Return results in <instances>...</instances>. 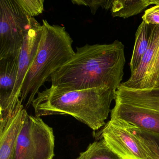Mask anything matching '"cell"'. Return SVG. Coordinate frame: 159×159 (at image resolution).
<instances>
[{"mask_svg": "<svg viewBox=\"0 0 159 159\" xmlns=\"http://www.w3.org/2000/svg\"><path fill=\"white\" fill-rule=\"evenodd\" d=\"M32 102L35 116L70 115L93 131L105 126L115 93L104 87L66 90L51 86L39 92Z\"/></svg>", "mask_w": 159, "mask_h": 159, "instance_id": "cell-2", "label": "cell"}, {"mask_svg": "<svg viewBox=\"0 0 159 159\" xmlns=\"http://www.w3.org/2000/svg\"><path fill=\"white\" fill-rule=\"evenodd\" d=\"M149 44L136 69L131 73L129 79L121 84L126 87L140 89L147 76L148 70L159 46V25H151Z\"/></svg>", "mask_w": 159, "mask_h": 159, "instance_id": "cell-10", "label": "cell"}, {"mask_svg": "<svg viewBox=\"0 0 159 159\" xmlns=\"http://www.w3.org/2000/svg\"><path fill=\"white\" fill-rule=\"evenodd\" d=\"M153 4L155 5V0H113L111 9V16L126 19L140 13Z\"/></svg>", "mask_w": 159, "mask_h": 159, "instance_id": "cell-11", "label": "cell"}, {"mask_svg": "<svg viewBox=\"0 0 159 159\" xmlns=\"http://www.w3.org/2000/svg\"><path fill=\"white\" fill-rule=\"evenodd\" d=\"M113 0H73L71 1L73 4L84 5L90 7L92 14L95 15L97 11L100 7L106 10H111Z\"/></svg>", "mask_w": 159, "mask_h": 159, "instance_id": "cell-17", "label": "cell"}, {"mask_svg": "<svg viewBox=\"0 0 159 159\" xmlns=\"http://www.w3.org/2000/svg\"><path fill=\"white\" fill-rule=\"evenodd\" d=\"M159 86V46L151 64L143 83L142 88Z\"/></svg>", "mask_w": 159, "mask_h": 159, "instance_id": "cell-15", "label": "cell"}, {"mask_svg": "<svg viewBox=\"0 0 159 159\" xmlns=\"http://www.w3.org/2000/svg\"><path fill=\"white\" fill-rule=\"evenodd\" d=\"M159 5V0H155V5Z\"/></svg>", "mask_w": 159, "mask_h": 159, "instance_id": "cell-19", "label": "cell"}, {"mask_svg": "<svg viewBox=\"0 0 159 159\" xmlns=\"http://www.w3.org/2000/svg\"><path fill=\"white\" fill-rule=\"evenodd\" d=\"M55 136L40 117L27 115L19 134L14 159H53Z\"/></svg>", "mask_w": 159, "mask_h": 159, "instance_id": "cell-5", "label": "cell"}, {"mask_svg": "<svg viewBox=\"0 0 159 159\" xmlns=\"http://www.w3.org/2000/svg\"><path fill=\"white\" fill-rule=\"evenodd\" d=\"M151 31V25L142 21L136 32L134 46L130 62L131 73L138 67L148 47Z\"/></svg>", "mask_w": 159, "mask_h": 159, "instance_id": "cell-12", "label": "cell"}, {"mask_svg": "<svg viewBox=\"0 0 159 159\" xmlns=\"http://www.w3.org/2000/svg\"><path fill=\"white\" fill-rule=\"evenodd\" d=\"M27 114L22 105L6 126L0 130V159H14L18 136Z\"/></svg>", "mask_w": 159, "mask_h": 159, "instance_id": "cell-9", "label": "cell"}, {"mask_svg": "<svg viewBox=\"0 0 159 159\" xmlns=\"http://www.w3.org/2000/svg\"><path fill=\"white\" fill-rule=\"evenodd\" d=\"M42 29V25L34 17L30 18L18 57V74L9 107L10 119L14 114L21 103L19 98L21 96L22 85L28 70L37 54L41 39Z\"/></svg>", "mask_w": 159, "mask_h": 159, "instance_id": "cell-8", "label": "cell"}, {"mask_svg": "<svg viewBox=\"0 0 159 159\" xmlns=\"http://www.w3.org/2000/svg\"><path fill=\"white\" fill-rule=\"evenodd\" d=\"M16 2L30 18L41 14L44 11L43 0H16Z\"/></svg>", "mask_w": 159, "mask_h": 159, "instance_id": "cell-16", "label": "cell"}, {"mask_svg": "<svg viewBox=\"0 0 159 159\" xmlns=\"http://www.w3.org/2000/svg\"><path fill=\"white\" fill-rule=\"evenodd\" d=\"M30 18L16 0L0 1V59L19 57Z\"/></svg>", "mask_w": 159, "mask_h": 159, "instance_id": "cell-6", "label": "cell"}, {"mask_svg": "<svg viewBox=\"0 0 159 159\" xmlns=\"http://www.w3.org/2000/svg\"><path fill=\"white\" fill-rule=\"evenodd\" d=\"M97 136L122 159H148L147 151L123 120L110 119Z\"/></svg>", "mask_w": 159, "mask_h": 159, "instance_id": "cell-7", "label": "cell"}, {"mask_svg": "<svg viewBox=\"0 0 159 159\" xmlns=\"http://www.w3.org/2000/svg\"><path fill=\"white\" fill-rule=\"evenodd\" d=\"M42 33L37 54L26 75L21 89V103L28 98V109L44 83L75 54L73 40L64 26L43 20Z\"/></svg>", "mask_w": 159, "mask_h": 159, "instance_id": "cell-3", "label": "cell"}, {"mask_svg": "<svg viewBox=\"0 0 159 159\" xmlns=\"http://www.w3.org/2000/svg\"><path fill=\"white\" fill-rule=\"evenodd\" d=\"M114 100L111 119H120L159 135V86L134 89L121 84L115 92Z\"/></svg>", "mask_w": 159, "mask_h": 159, "instance_id": "cell-4", "label": "cell"}, {"mask_svg": "<svg viewBox=\"0 0 159 159\" xmlns=\"http://www.w3.org/2000/svg\"><path fill=\"white\" fill-rule=\"evenodd\" d=\"M125 46L118 40L109 44L76 47L74 56L54 72L51 86L66 90L107 87L115 93L122 84Z\"/></svg>", "mask_w": 159, "mask_h": 159, "instance_id": "cell-1", "label": "cell"}, {"mask_svg": "<svg viewBox=\"0 0 159 159\" xmlns=\"http://www.w3.org/2000/svg\"><path fill=\"white\" fill-rule=\"evenodd\" d=\"M128 128L139 140L148 155V159H159V135L128 123Z\"/></svg>", "mask_w": 159, "mask_h": 159, "instance_id": "cell-13", "label": "cell"}, {"mask_svg": "<svg viewBox=\"0 0 159 159\" xmlns=\"http://www.w3.org/2000/svg\"><path fill=\"white\" fill-rule=\"evenodd\" d=\"M142 20L149 25H159V5H154L146 10Z\"/></svg>", "mask_w": 159, "mask_h": 159, "instance_id": "cell-18", "label": "cell"}, {"mask_svg": "<svg viewBox=\"0 0 159 159\" xmlns=\"http://www.w3.org/2000/svg\"><path fill=\"white\" fill-rule=\"evenodd\" d=\"M95 141L81 152L76 159H122L107 145L105 140Z\"/></svg>", "mask_w": 159, "mask_h": 159, "instance_id": "cell-14", "label": "cell"}]
</instances>
